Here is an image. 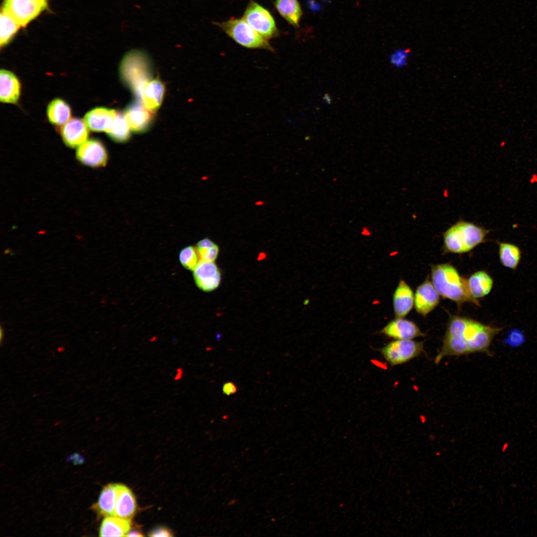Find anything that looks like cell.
<instances>
[{"label": "cell", "mask_w": 537, "mask_h": 537, "mask_svg": "<svg viewBox=\"0 0 537 537\" xmlns=\"http://www.w3.org/2000/svg\"><path fill=\"white\" fill-rule=\"evenodd\" d=\"M275 6L279 14L290 24L298 27L302 11L297 0H276Z\"/></svg>", "instance_id": "cell-24"}, {"label": "cell", "mask_w": 537, "mask_h": 537, "mask_svg": "<svg viewBox=\"0 0 537 537\" xmlns=\"http://www.w3.org/2000/svg\"><path fill=\"white\" fill-rule=\"evenodd\" d=\"M200 261L213 262L217 257L219 249L216 245L212 248L196 247Z\"/></svg>", "instance_id": "cell-29"}, {"label": "cell", "mask_w": 537, "mask_h": 537, "mask_svg": "<svg viewBox=\"0 0 537 537\" xmlns=\"http://www.w3.org/2000/svg\"><path fill=\"white\" fill-rule=\"evenodd\" d=\"M216 245L211 240L205 238L199 241L196 245L197 248H212Z\"/></svg>", "instance_id": "cell-33"}, {"label": "cell", "mask_w": 537, "mask_h": 537, "mask_svg": "<svg viewBox=\"0 0 537 537\" xmlns=\"http://www.w3.org/2000/svg\"><path fill=\"white\" fill-rule=\"evenodd\" d=\"M507 339V342L513 345L521 344L524 340L523 334L519 330L512 331Z\"/></svg>", "instance_id": "cell-30"}, {"label": "cell", "mask_w": 537, "mask_h": 537, "mask_svg": "<svg viewBox=\"0 0 537 537\" xmlns=\"http://www.w3.org/2000/svg\"><path fill=\"white\" fill-rule=\"evenodd\" d=\"M414 305V294L410 286L403 280L399 282L393 296L394 312L397 318L405 317Z\"/></svg>", "instance_id": "cell-16"}, {"label": "cell", "mask_w": 537, "mask_h": 537, "mask_svg": "<svg viewBox=\"0 0 537 537\" xmlns=\"http://www.w3.org/2000/svg\"><path fill=\"white\" fill-rule=\"evenodd\" d=\"M130 129L124 115L117 112L112 125L106 133L114 141L124 142L130 136Z\"/></svg>", "instance_id": "cell-26"}, {"label": "cell", "mask_w": 537, "mask_h": 537, "mask_svg": "<svg viewBox=\"0 0 537 537\" xmlns=\"http://www.w3.org/2000/svg\"><path fill=\"white\" fill-rule=\"evenodd\" d=\"M21 93V85L17 77L6 70H1L0 74V100L7 103H16Z\"/></svg>", "instance_id": "cell-17"}, {"label": "cell", "mask_w": 537, "mask_h": 537, "mask_svg": "<svg viewBox=\"0 0 537 537\" xmlns=\"http://www.w3.org/2000/svg\"><path fill=\"white\" fill-rule=\"evenodd\" d=\"M151 537H172L171 532L164 527H158L151 531L149 534Z\"/></svg>", "instance_id": "cell-31"}, {"label": "cell", "mask_w": 537, "mask_h": 537, "mask_svg": "<svg viewBox=\"0 0 537 537\" xmlns=\"http://www.w3.org/2000/svg\"><path fill=\"white\" fill-rule=\"evenodd\" d=\"M76 157L81 163L93 168L104 167L108 159L104 146L100 141L95 139L86 141L79 146Z\"/></svg>", "instance_id": "cell-9"}, {"label": "cell", "mask_w": 537, "mask_h": 537, "mask_svg": "<svg viewBox=\"0 0 537 537\" xmlns=\"http://www.w3.org/2000/svg\"><path fill=\"white\" fill-rule=\"evenodd\" d=\"M498 244L499 257L502 265L511 269H516L522 257L520 249L518 246L509 243L498 242Z\"/></svg>", "instance_id": "cell-25"}, {"label": "cell", "mask_w": 537, "mask_h": 537, "mask_svg": "<svg viewBox=\"0 0 537 537\" xmlns=\"http://www.w3.org/2000/svg\"><path fill=\"white\" fill-rule=\"evenodd\" d=\"M424 351V343L413 340H395L383 347L380 352L391 365L405 363L419 357Z\"/></svg>", "instance_id": "cell-6"}, {"label": "cell", "mask_w": 537, "mask_h": 537, "mask_svg": "<svg viewBox=\"0 0 537 537\" xmlns=\"http://www.w3.org/2000/svg\"><path fill=\"white\" fill-rule=\"evenodd\" d=\"M124 115L131 130L138 133L147 130L153 119L152 112L147 109L140 101L130 105L126 109Z\"/></svg>", "instance_id": "cell-14"}, {"label": "cell", "mask_w": 537, "mask_h": 537, "mask_svg": "<svg viewBox=\"0 0 537 537\" xmlns=\"http://www.w3.org/2000/svg\"><path fill=\"white\" fill-rule=\"evenodd\" d=\"M381 332L395 340H413L425 335L414 322L403 318H397L390 321Z\"/></svg>", "instance_id": "cell-11"}, {"label": "cell", "mask_w": 537, "mask_h": 537, "mask_svg": "<svg viewBox=\"0 0 537 537\" xmlns=\"http://www.w3.org/2000/svg\"><path fill=\"white\" fill-rule=\"evenodd\" d=\"M431 279L440 295L454 301L458 306L465 302L479 305L478 301L469 293L467 279L461 276L451 265L440 264L432 266Z\"/></svg>", "instance_id": "cell-2"}, {"label": "cell", "mask_w": 537, "mask_h": 537, "mask_svg": "<svg viewBox=\"0 0 537 537\" xmlns=\"http://www.w3.org/2000/svg\"><path fill=\"white\" fill-rule=\"evenodd\" d=\"M47 7L48 0H4L2 10L23 27Z\"/></svg>", "instance_id": "cell-7"}, {"label": "cell", "mask_w": 537, "mask_h": 537, "mask_svg": "<svg viewBox=\"0 0 537 537\" xmlns=\"http://www.w3.org/2000/svg\"><path fill=\"white\" fill-rule=\"evenodd\" d=\"M143 535L140 532L134 530L131 532H129L126 535V537H143Z\"/></svg>", "instance_id": "cell-34"}, {"label": "cell", "mask_w": 537, "mask_h": 537, "mask_svg": "<svg viewBox=\"0 0 537 537\" xmlns=\"http://www.w3.org/2000/svg\"><path fill=\"white\" fill-rule=\"evenodd\" d=\"M118 484H109L103 487L98 500L92 509L104 517L115 516Z\"/></svg>", "instance_id": "cell-19"}, {"label": "cell", "mask_w": 537, "mask_h": 537, "mask_svg": "<svg viewBox=\"0 0 537 537\" xmlns=\"http://www.w3.org/2000/svg\"><path fill=\"white\" fill-rule=\"evenodd\" d=\"M136 509V500L132 491L125 485L118 484L115 516L131 519L134 515Z\"/></svg>", "instance_id": "cell-18"}, {"label": "cell", "mask_w": 537, "mask_h": 537, "mask_svg": "<svg viewBox=\"0 0 537 537\" xmlns=\"http://www.w3.org/2000/svg\"><path fill=\"white\" fill-rule=\"evenodd\" d=\"M439 302L440 294L428 279L418 286L414 294V306L419 314L426 317L436 308Z\"/></svg>", "instance_id": "cell-10"}, {"label": "cell", "mask_w": 537, "mask_h": 537, "mask_svg": "<svg viewBox=\"0 0 537 537\" xmlns=\"http://www.w3.org/2000/svg\"><path fill=\"white\" fill-rule=\"evenodd\" d=\"M237 391V387L232 382L225 383L223 386V393L226 395H230L235 393Z\"/></svg>", "instance_id": "cell-32"}, {"label": "cell", "mask_w": 537, "mask_h": 537, "mask_svg": "<svg viewBox=\"0 0 537 537\" xmlns=\"http://www.w3.org/2000/svg\"><path fill=\"white\" fill-rule=\"evenodd\" d=\"M179 259L182 266L190 270H193L200 262L196 249L192 246L182 249L179 253Z\"/></svg>", "instance_id": "cell-28"}, {"label": "cell", "mask_w": 537, "mask_h": 537, "mask_svg": "<svg viewBox=\"0 0 537 537\" xmlns=\"http://www.w3.org/2000/svg\"><path fill=\"white\" fill-rule=\"evenodd\" d=\"M489 230L473 222L460 219L443 233L446 252L463 254L485 242Z\"/></svg>", "instance_id": "cell-3"}, {"label": "cell", "mask_w": 537, "mask_h": 537, "mask_svg": "<svg viewBox=\"0 0 537 537\" xmlns=\"http://www.w3.org/2000/svg\"><path fill=\"white\" fill-rule=\"evenodd\" d=\"M218 25L229 37L243 47L272 49L267 39L255 31L243 18L230 19Z\"/></svg>", "instance_id": "cell-5"}, {"label": "cell", "mask_w": 537, "mask_h": 537, "mask_svg": "<svg viewBox=\"0 0 537 537\" xmlns=\"http://www.w3.org/2000/svg\"><path fill=\"white\" fill-rule=\"evenodd\" d=\"M117 112L105 107H95L86 114L84 121L92 131L107 132L111 127Z\"/></svg>", "instance_id": "cell-15"}, {"label": "cell", "mask_w": 537, "mask_h": 537, "mask_svg": "<svg viewBox=\"0 0 537 537\" xmlns=\"http://www.w3.org/2000/svg\"><path fill=\"white\" fill-rule=\"evenodd\" d=\"M243 18L267 39L273 37L277 32L275 21L271 14L256 2L251 1L248 4Z\"/></svg>", "instance_id": "cell-8"}, {"label": "cell", "mask_w": 537, "mask_h": 537, "mask_svg": "<svg viewBox=\"0 0 537 537\" xmlns=\"http://www.w3.org/2000/svg\"><path fill=\"white\" fill-rule=\"evenodd\" d=\"M468 288L471 296L475 299L487 295L493 286L491 276L484 270H479L472 274L467 279Z\"/></svg>", "instance_id": "cell-21"}, {"label": "cell", "mask_w": 537, "mask_h": 537, "mask_svg": "<svg viewBox=\"0 0 537 537\" xmlns=\"http://www.w3.org/2000/svg\"><path fill=\"white\" fill-rule=\"evenodd\" d=\"M47 116L49 122L56 126H62L71 116L70 105L61 98H55L48 105Z\"/></svg>", "instance_id": "cell-23"}, {"label": "cell", "mask_w": 537, "mask_h": 537, "mask_svg": "<svg viewBox=\"0 0 537 537\" xmlns=\"http://www.w3.org/2000/svg\"><path fill=\"white\" fill-rule=\"evenodd\" d=\"M165 90V86L160 80H151L144 89L141 102L147 109L153 112L161 105Z\"/></svg>", "instance_id": "cell-20"}, {"label": "cell", "mask_w": 537, "mask_h": 537, "mask_svg": "<svg viewBox=\"0 0 537 537\" xmlns=\"http://www.w3.org/2000/svg\"><path fill=\"white\" fill-rule=\"evenodd\" d=\"M21 26L3 11L0 13V44L5 46L12 39Z\"/></svg>", "instance_id": "cell-27"}, {"label": "cell", "mask_w": 537, "mask_h": 537, "mask_svg": "<svg viewBox=\"0 0 537 537\" xmlns=\"http://www.w3.org/2000/svg\"><path fill=\"white\" fill-rule=\"evenodd\" d=\"M88 128L84 120L73 118L61 126L60 133L64 143L69 147L75 148L87 141L89 135Z\"/></svg>", "instance_id": "cell-13"}, {"label": "cell", "mask_w": 537, "mask_h": 537, "mask_svg": "<svg viewBox=\"0 0 537 537\" xmlns=\"http://www.w3.org/2000/svg\"><path fill=\"white\" fill-rule=\"evenodd\" d=\"M502 330L465 317L450 315L441 349L434 362L438 364L445 357L477 353L490 356V345Z\"/></svg>", "instance_id": "cell-1"}, {"label": "cell", "mask_w": 537, "mask_h": 537, "mask_svg": "<svg viewBox=\"0 0 537 537\" xmlns=\"http://www.w3.org/2000/svg\"><path fill=\"white\" fill-rule=\"evenodd\" d=\"M131 519H126L116 516L105 517L100 528V537L126 536L131 528Z\"/></svg>", "instance_id": "cell-22"}, {"label": "cell", "mask_w": 537, "mask_h": 537, "mask_svg": "<svg viewBox=\"0 0 537 537\" xmlns=\"http://www.w3.org/2000/svg\"><path fill=\"white\" fill-rule=\"evenodd\" d=\"M121 77L141 101L144 89L151 80V68L147 54L138 49L128 52L120 66Z\"/></svg>", "instance_id": "cell-4"}, {"label": "cell", "mask_w": 537, "mask_h": 537, "mask_svg": "<svg viewBox=\"0 0 537 537\" xmlns=\"http://www.w3.org/2000/svg\"><path fill=\"white\" fill-rule=\"evenodd\" d=\"M193 277L196 285L205 291L216 289L221 280L220 271L214 262H199L193 270Z\"/></svg>", "instance_id": "cell-12"}]
</instances>
